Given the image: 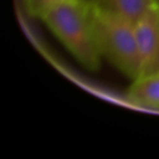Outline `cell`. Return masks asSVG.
Masks as SVG:
<instances>
[{
    "label": "cell",
    "mask_w": 159,
    "mask_h": 159,
    "mask_svg": "<svg viewBox=\"0 0 159 159\" xmlns=\"http://www.w3.org/2000/svg\"><path fill=\"white\" fill-rule=\"evenodd\" d=\"M40 19L85 68L92 71L99 69L102 55L96 39L91 8L79 0H66Z\"/></svg>",
    "instance_id": "1"
},
{
    "label": "cell",
    "mask_w": 159,
    "mask_h": 159,
    "mask_svg": "<svg viewBox=\"0 0 159 159\" xmlns=\"http://www.w3.org/2000/svg\"><path fill=\"white\" fill-rule=\"evenodd\" d=\"M91 14L102 55L133 81L139 79L141 60L134 23L98 6L91 8Z\"/></svg>",
    "instance_id": "2"
},
{
    "label": "cell",
    "mask_w": 159,
    "mask_h": 159,
    "mask_svg": "<svg viewBox=\"0 0 159 159\" xmlns=\"http://www.w3.org/2000/svg\"><path fill=\"white\" fill-rule=\"evenodd\" d=\"M134 25L141 76L159 73V9L150 7Z\"/></svg>",
    "instance_id": "3"
},
{
    "label": "cell",
    "mask_w": 159,
    "mask_h": 159,
    "mask_svg": "<svg viewBox=\"0 0 159 159\" xmlns=\"http://www.w3.org/2000/svg\"><path fill=\"white\" fill-rule=\"evenodd\" d=\"M129 98L135 104L159 107V73L134 80L129 89Z\"/></svg>",
    "instance_id": "4"
},
{
    "label": "cell",
    "mask_w": 159,
    "mask_h": 159,
    "mask_svg": "<svg viewBox=\"0 0 159 159\" xmlns=\"http://www.w3.org/2000/svg\"><path fill=\"white\" fill-rule=\"evenodd\" d=\"M152 6V0H99L98 3V7L123 16L134 24Z\"/></svg>",
    "instance_id": "5"
},
{
    "label": "cell",
    "mask_w": 159,
    "mask_h": 159,
    "mask_svg": "<svg viewBox=\"0 0 159 159\" xmlns=\"http://www.w3.org/2000/svg\"><path fill=\"white\" fill-rule=\"evenodd\" d=\"M66 0H24L25 7L31 16L42 18L48 10Z\"/></svg>",
    "instance_id": "6"
},
{
    "label": "cell",
    "mask_w": 159,
    "mask_h": 159,
    "mask_svg": "<svg viewBox=\"0 0 159 159\" xmlns=\"http://www.w3.org/2000/svg\"><path fill=\"white\" fill-rule=\"evenodd\" d=\"M79 1L87 8H94L99 3V0H79Z\"/></svg>",
    "instance_id": "7"
},
{
    "label": "cell",
    "mask_w": 159,
    "mask_h": 159,
    "mask_svg": "<svg viewBox=\"0 0 159 159\" xmlns=\"http://www.w3.org/2000/svg\"><path fill=\"white\" fill-rule=\"evenodd\" d=\"M152 1H154V5L159 9V0H152Z\"/></svg>",
    "instance_id": "8"
}]
</instances>
